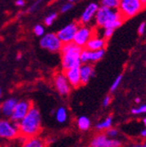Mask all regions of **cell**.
<instances>
[{
  "label": "cell",
  "instance_id": "obj_1",
  "mask_svg": "<svg viewBox=\"0 0 146 147\" xmlns=\"http://www.w3.org/2000/svg\"><path fill=\"white\" fill-rule=\"evenodd\" d=\"M41 131V115L40 110L32 106L27 115L20 123V135L24 138L38 136Z\"/></svg>",
  "mask_w": 146,
  "mask_h": 147
},
{
  "label": "cell",
  "instance_id": "obj_2",
  "mask_svg": "<svg viewBox=\"0 0 146 147\" xmlns=\"http://www.w3.org/2000/svg\"><path fill=\"white\" fill-rule=\"evenodd\" d=\"M82 48L75 45L74 42L62 44L61 48V67L63 71L81 65L80 55Z\"/></svg>",
  "mask_w": 146,
  "mask_h": 147
},
{
  "label": "cell",
  "instance_id": "obj_3",
  "mask_svg": "<svg viewBox=\"0 0 146 147\" xmlns=\"http://www.w3.org/2000/svg\"><path fill=\"white\" fill-rule=\"evenodd\" d=\"M117 20H123V18L118 10L108 9L103 6H100L96 13V25L104 29L111 28L114 22Z\"/></svg>",
  "mask_w": 146,
  "mask_h": 147
},
{
  "label": "cell",
  "instance_id": "obj_4",
  "mask_svg": "<svg viewBox=\"0 0 146 147\" xmlns=\"http://www.w3.org/2000/svg\"><path fill=\"white\" fill-rule=\"evenodd\" d=\"M143 5L140 0H121L119 3L118 11L121 13L123 20L130 18L137 15L142 9Z\"/></svg>",
  "mask_w": 146,
  "mask_h": 147
},
{
  "label": "cell",
  "instance_id": "obj_5",
  "mask_svg": "<svg viewBox=\"0 0 146 147\" xmlns=\"http://www.w3.org/2000/svg\"><path fill=\"white\" fill-rule=\"evenodd\" d=\"M40 45L43 49L53 53L61 51V48L62 47L61 41L59 40L57 35L54 33H48L42 36L40 41Z\"/></svg>",
  "mask_w": 146,
  "mask_h": 147
},
{
  "label": "cell",
  "instance_id": "obj_6",
  "mask_svg": "<svg viewBox=\"0 0 146 147\" xmlns=\"http://www.w3.org/2000/svg\"><path fill=\"white\" fill-rule=\"evenodd\" d=\"M32 107V103L28 100H21L17 102L13 112L11 116V121L12 123H20V121L27 115L30 109Z\"/></svg>",
  "mask_w": 146,
  "mask_h": 147
},
{
  "label": "cell",
  "instance_id": "obj_7",
  "mask_svg": "<svg viewBox=\"0 0 146 147\" xmlns=\"http://www.w3.org/2000/svg\"><path fill=\"white\" fill-rule=\"evenodd\" d=\"M20 136L19 130L14 126L12 122L8 120H0V138L6 139H14Z\"/></svg>",
  "mask_w": 146,
  "mask_h": 147
},
{
  "label": "cell",
  "instance_id": "obj_8",
  "mask_svg": "<svg viewBox=\"0 0 146 147\" xmlns=\"http://www.w3.org/2000/svg\"><path fill=\"white\" fill-rule=\"evenodd\" d=\"M93 36H94V34H93L92 29L83 26H81L78 28V30L74 37V40H73V42H74L75 45L79 46L80 47L83 48L87 45V41L92 38Z\"/></svg>",
  "mask_w": 146,
  "mask_h": 147
},
{
  "label": "cell",
  "instance_id": "obj_9",
  "mask_svg": "<svg viewBox=\"0 0 146 147\" xmlns=\"http://www.w3.org/2000/svg\"><path fill=\"white\" fill-rule=\"evenodd\" d=\"M78 28L79 27L76 23H71L67 26H65L64 28H62L61 30H60L56 35L62 44L70 43L73 42V40H74V37Z\"/></svg>",
  "mask_w": 146,
  "mask_h": 147
},
{
  "label": "cell",
  "instance_id": "obj_10",
  "mask_svg": "<svg viewBox=\"0 0 146 147\" xmlns=\"http://www.w3.org/2000/svg\"><path fill=\"white\" fill-rule=\"evenodd\" d=\"M53 83L58 93L61 96H67L71 92V85L66 78L64 73H58L54 76Z\"/></svg>",
  "mask_w": 146,
  "mask_h": 147
},
{
  "label": "cell",
  "instance_id": "obj_11",
  "mask_svg": "<svg viewBox=\"0 0 146 147\" xmlns=\"http://www.w3.org/2000/svg\"><path fill=\"white\" fill-rule=\"evenodd\" d=\"M121 142L108 138L105 134H98L90 143V147H120Z\"/></svg>",
  "mask_w": 146,
  "mask_h": 147
},
{
  "label": "cell",
  "instance_id": "obj_12",
  "mask_svg": "<svg viewBox=\"0 0 146 147\" xmlns=\"http://www.w3.org/2000/svg\"><path fill=\"white\" fill-rule=\"evenodd\" d=\"M80 67H75L63 71L66 78L67 79L69 84L73 88H78L79 86L81 85V76H80Z\"/></svg>",
  "mask_w": 146,
  "mask_h": 147
},
{
  "label": "cell",
  "instance_id": "obj_13",
  "mask_svg": "<svg viewBox=\"0 0 146 147\" xmlns=\"http://www.w3.org/2000/svg\"><path fill=\"white\" fill-rule=\"evenodd\" d=\"M95 76V69L92 65L88 63L81 64L80 67V76H81V85L87 84L90 78Z\"/></svg>",
  "mask_w": 146,
  "mask_h": 147
},
{
  "label": "cell",
  "instance_id": "obj_14",
  "mask_svg": "<svg viewBox=\"0 0 146 147\" xmlns=\"http://www.w3.org/2000/svg\"><path fill=\"white\" fill-rule=\"evenodd\" d=\"M17 102L19 101L15 98H9L5 100L2 103V105L0 106V112H1V114L5 117H11Z\"/></svg>",
  "mask_w": 146,
  "mask_h": 147
},
{
  "label": "cell",
  "instance_id": "obj_15",
  "mask_svg": "<svg viewBox=\"0 0 146 147\" xmlns=\"http://www.w3.org/2000/svg\"><path fill=\"white\" fill-rule=\"evenodd\" d=\"M106 46V40L103 38H99V37L93 36L91 38L87 45L85 46V48L89 51H97L103 49Z\"/></svg>",
  "mask_w": 146,
  "mask_h": 147
},
{
  "label": "cell",
  "instance_id": "obj_16",
  "mask_svg": "<svg viewBox=\"0 0 146 147\" xmlns=\"http://www.w3.org/2000/svg\"><path fill=\"white\" fill-rule=\"evenodd\" d=\"M98 9H99V6H98L97 4H96V3H91V4H89L87 6V8L85 9V11L82 13V15H81V22L82 24L88 23L91 20V18H92L94 16H96V13L98 11Z\"/></svg>",
  "mask_w": 146,
  "mask_h": 147
},
{
  "label": "cell",
  "instance_id": "obj_17",
  "mask_svg": "<svg viewBox=\"0 0 146 147\" xmlns=\"http://www.w3.org/2000/svg\"><path fill=\"white\" fill-rule=\"evenodd\" d=\"M46 145L47 144L43 138L36 136L26 138L23 142L22 147H46Z\"/></svg>",
  "mask_w": 146,
  "mask_h": 147
},
{
  "label": "cell",
  "instance_id": "obj_18",
  "mask_svg": "<svg viewBox=\"0 0 146 147\" xmlns=\"http://www.w3.org/2000/svg\"><path fill=\"white\" fill-rule=\"evenodd\" d=\"M55 119L60 123H64L67 120V111L65 107H60L55 111Z\"/></svg>",
  "mask_w": 146,
  "mask_h": 147
},
{
  "label": "cell",
  "instance_id": "obj_19",
  "mask_svg": "<svg viewBox=\"0 0 146 147\" xmlns=\"http://www.w3.org/2000/svg\"><path fill=\"white\" fill-rule=\"evenodd\" d=\"M77 126L81 131H87L91 126V122L88 117L85 116H81L77 119Z\"/></svg>",
  "mask_w": 146,
  "mask_h": 147
},
{
  "label": "cell",
  "instance_id": "obj_20",
  "mask_svg": "<svg viewBox=\"0 0 146 147\" xmlns=\"http://www.w3.org/2000/svg\"><path fill=\"white\" fill-rule=\"evenodd\" d=\"M111 126H112V117H108L105 118L103 121L98 123L96 125V128L97 129V130H99V131H103V130L107 131L108 129L111 128Z\"/></svg>",
  "mask_w": 146,
  "mask_h": 147
},
{
  "label": "cell",
  "instance_id": "obj_21",
  "mask_svg": "<svg viewBox=\"0 0 146 147\" xmlns=\"http://www.w3.org/2000/svg\"><path fill=\"white\" fill-rule=\"evenodd\" d=\"M104 53H105L104 49H101L97 51H89V61L95 62L100 61L104 56Z\"/></svg>",
  "mask_w": 146,
  "mask_h": 147
},
{
  "label": "cell",
  "instance_id": "obj_22",
  "mask_svg": "<svg viewBox=\"0 0 146 147\" xmlns=\"http://www.w3.org/2000/svg\"><path fill=\"white\" fill-rule=\"evenodd\" d=\"M102 6L111 10H118L119 0H102Z\"/></svg>",
  "mask_w": 146,
  "mask_h": 147
},
{
  "label": "cell",
  "instance_id": "obj_23",
  "mask_svg": "<svg viewBox=\"0 0 146 147\" xmlns=\"http://www.w3.org/2000/svg\"><path fill=\"white\" fill-rule=\"evenodd\" d=\"M80 60L81 64H87L89 61V51L87 49H82L81 55H80Z\"/></svg>",
  "mask_w": 146,
  "mask_h": 147
},
{
  "label": "cell",
  "instance_id": "obj_24",
  "mask_svg": "<svg viewBox=\"0 0 146 147\" xmlns=\"http://www.w3.org/2000/svg\"><path fill=\"white\" fill-rule=\"evenodd\" d=\"M122 76H118L115 79V81L113 82V83H112L111 86H110V91H111V92H114V91L116 90V88L119 87L120 83L122 82Z\"/></svg>",
  "mask_w": 146,
  "mask_h": 147
},
{
  "label": "cell",
  "instance_id": "obj_25",
  "mask_svg": "<svg viewBox=\"0 0 146 147\" xmlns=\"http://www.w3.org/2000/svg\"><path fill=\"white\" fill-rule=\"evenodd\" d=\"M118 134V131L115 128H109L105 131V135L108 138H113L115 137H116Z\"/></svg>",
  "mask_w": 146,
  "mask_h": 147
},
{
  "label": "cell",
  "instance_id": "obj_26",
  "mask_svg": "<svg viewBox=\"0 0 146 147\" xmlns=\"http://www.w3.org/2000/svg\"><path fill=\"white\" fill-rule=\"evenodd\" d=\"M131 112H132V114H134V115H139V114L146 113V104L142 105V106H140V107H138V108L132 109Z\"/></svg>",
  "mask_w": 146,
  "mask_h": 147
},
{
  "label": "cell",
  "instance_id": "obj_27",
  "mask_svg": "<svg viewBox=\"0 0 146 147\" xmlns=\"http://www.w3.org/2000/svg\"><path fill=\"white\" fill-rule=\"evenodd\" d=\"M57 18V14L56 13H52V14H50L49 16H47L46 18V20H45V24L46 25V26H51L52 24V22H53V20H55V18Z\"/></svg>",
  "mask_w": 146,
  "mask_h": 147
},
{
  "label": "cell",
  "instance_id": "obj_28",
  "mask_svg": "<svg viewBox=\"0 0 146 147\" xmlns=\"http://www.w3.org/2000/svg\"><path fill=\"white\" fill-rule=\"evenodd\" d=\"M34 33L37 35V36H43L44 32H45V29L42 26L40 25H37V26H34Z\"/></svg>",
  "mask_w": 146,
  "mask_h": 147
},
{
  "label": "cell",
  "instance_id": "obj_29",
  "mask_svg": "<svg viewBox=\"0 0 146 147\" xmlns=\"http://www.w3.org/2000/svg\"><path fill=\"white\" fill-rule=\"evenodd\" d=\"M115 30L114 29H111V28H107V29H104V32H103V37L105 39H108L110 38L112 36V34L114 33Z\"/></svg>",
  "mask_w": 146,
  "mask_h": 147
},
{
  "label": "cell",
  "instance_id": "obj_30",
  "mask_svg": "<svg viewBox=\"0 0 146 147\" xmlns=\"http://www.w3.org/2000/svg\"><path fill=\"white\" fill-rule=\"evenodd\" d=\"M110 102H111V97L109 96H107L104 97V99L102 101V105L104 107H107V106H108L109 104H110Z\"/></svg>",
  "mask_w": 146,
  "mask_h": 147
},
{
  "label": "cell",
  "instance_id": "obj_31",
  "mask_svg": "<svg viewBox=\"0 0 146 147\" xmlns=\"http://www.w3.org/2000/svg\"><path fill=\"white\" fill-rule=\"evenodd\" d=\"M72 7H73V5H72L71 3L66 4V5H64L62 6V8H61V12H66V11H67L68 10H70Z\"/></svg>",
  "mask_w": 146,
  "mask_h": 147
},
{
  "label": "cell",
  "instance_id": "obj_32",
  "mask_svg": "<svg viewBox=\"0 0 146 147\" xmlns=\"http://www.w3.org/2000/svg\"><path fill=\"white\" fill-rule=\"evenodd\" d=\"M42 1H43V0H37V1H36V2H35V3L31 6V8L28 10V11H30V12H31V11H33L36 8L38 7V5H40V2H42Z\"/></svg>",
  "mask_w": 146,
  "mask_h": 147
},
{
  "label": "cell",
  "instance_id": "obj_33",
  "mask_svg": "<svg viewBox=\"0 0 146 147\" xmlns=\"http://www.w3.org/2000/svg\"><path fill=\"white\" fill-rule=\"evenodd\" d=\"M144 30H145V23L143 22V23L140 24V26H139V27H138V33H139L140 35H142V34L144 32Z\"/></svg>",
  "mask_w": 146,
  "mask_h": 147
},
{
  "label": "cell",
  "instance_id": "obj_34",
  "mask_svg": "<svg viewBox=\"0 0 146 147\" xmlns=\"http://www.w3.org/2000/svg\"><path fill=\"white\" fill-rule=\"evenodd\" d=\"M15 4L17 6H23L25 5V2H24V0H17V1L15 2Z\"/></svg>",
  "mask_w": 146,
  "mask_h": 147
},
{
  "label": "cell",
  "instance_id": "obj_35",
  "mask_svg": "<svg viewBox=\"0 0 146 147\" xmlns=\"http://www.w3.org/2000/svg\"><path fill=\"white\" fill-rule=\"evenodd\" d=\"M141 137L146 138V127H145V129H143V130L141 131Z\"/></svg>",
  "mask_w": 146,
  "mask_h": 147
},
{
  "label": "cell",
  "instance_id": "obj_36",
  "mask_svg": "<svg viewBox=\"0 0 146 147\" xmlns=\"http://www.w3.org/2000/svg\"><path fill=\"white\" fill-rule=\"evenodd\" d=\"M133 147H146V143L143 144H134Z\"/></svg>",
  "mask_w": 146,
  "mask_h": 147
},
{
  "label": "cell",
  "instance_id": "obj_37",
  "mask_svg": "<svg viewBox=\"0 0 146 147\" xmlns=\"http://www.w3.org/2000/svg\"><path fill=\"white\" fill-rule=\"evenodd\" d=\"M140 2L142 3L143 6H146V0H140Z\"/></svg>",
  "mask_w": 146,
  "mask_h": 147
},
{
  "label": "cell",
  "instance_id": "obj_38",
  "mask_svg": "<svg viewBox=\"0 0 146 147\" xmlns=\"http://www.w3.org/2000/svg\"><path fill=\"white\" fill-rule=\"evenodd\" d=\"M140 102H141V99H140L139 97H137V98L135 99V102H136V103H139Z\"/></svg>",
  "mask_w": 146,
  "mask_h": 147
},
{
  "label": "cell",
  "instance_id": "obj_39",
  "mask_svg": "<svg viewBox=\"0 0 146 147\" xmlns=\"http://www.w3.org/2000/svg\"><path fill=\"white\" fill-rule=\"evenodd\" d=\"M143 125H145V127H146V117H145V118H143Z\"/></svg>",
  "mask_w": 146,
  "mask_h": 147
},
{
  "label": "cell",
  "instance_id": "obj_40",
  "mask_svg": "<svg viewBox=\"0 0 146 147\" xmlns=\"http://www.w3.org/2000/svg\"><path fill=\"white\" fill-rule=\"evenodd\" d=\"M20 57H21V55H20V54H19V55H17V60H20Z\"/></svg>",
  "mask_w": 146,
  "mask_h": 147
},
{
  "label": "cell",
  "instance_id": "obj_41",
  "mask_svg": "<svg viewBox=\"0 0 146 147\" xmlns=\"http://www.w3.org/2000/svg\"><path fill=\"white\" fill-rule=\"evenodd\" d=\"M1 96H2V89L0 88V97H1Z\"/></svg>",
  "mask_w": 146,
  "mask_h": 147
},
{
  "label": "cell",
  "instance_id": "obj_42",
  "mask_svg": "<svg viewBox=\"0 0 146 147\" xmlns=\"http://www.w3.org/2000/svg\"><path fill=\"white\" fill-rule=\"evenodd\" d=\"M70 2H74V1H75V0H69Z\"/></svg>",
  "mask_w": 146,
  "mask_h": 147
},
{
  "label": "cell",
  "instance_id": "obj_43",
  "mask_svg": "<svg viewBox=\"0 0 146 147\" xmlns=\"http://www.w3.org/2000/svg\"><path fill=\"white\" fill-rule=\"evenodd\" d=\"M119 1H121V0H119Z\"/></svg>",
  "mask_w": 146,
  "mask_h": 147
}]
</instances>
